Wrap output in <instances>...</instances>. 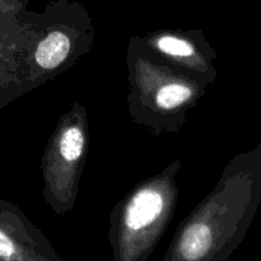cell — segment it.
I'll use <instances>...</instances> for the list:
<instances>
[{"label":"cell","instance_id":"cell-1","mask_svg":"<svg viewBox=\"0 0 261 261\" xmlns=\"http://www.w3.org/2000/svg\"><path fill=\"white\" fill-rule=\"evenodd\" d=\"M261 203V142L239 153L213 190L178 224L162 261H227Z\"/></svg>","mask_w":261,"mask_h":261},{"label":"cell","instance_id":"cell-2","mask_svg":"<svg viewBox=\"0 0 261 261\" xmlns=\"http://www.w3.org/2000/svg\"><path fill=\"white\" fill-rule=\"evenodd\" d=\"M126 68L130 119L154 137L180 132L208 87L154 55L140 36L129 38Z\"/></svg>","mask_w":261,"mask_h":261},{"label":"cell","instance_id":"cell-3","mask_svg":"<svg viewBox=\"0 0 261 261\" xmlns=\"http://www.w3.org/2000/svg\"><path fill=\"white\" fill-rule=\"evenodd\" d=\"M181 167L180 160L172 161L137 184L112 208L109 228L112 261H147L152 256L175 216Z\"/></svg>","mask_w":261,"mask_h":261},{"label":"cell","instance_id":"cell-4","mask_svg":"<svg viewBox=\"0 0 261 261\" xmlns=\"http://www.w3.org/2000/svg\"><path fill=\"white\" fill-rule=\"evenodd\" d=\"M94 25L87 8L73 0H50L35 12V35L28 56L30 92L75 65L91 51Z\"/></svg>","mask_w":261,"mask_h":261},{"label":"cell","instance_id":"cell-5","mask_svg":"<svg viewBox=\"0 0 261 261\" xmlns=\"http://www.w3.org/2000/svg\"><path fill=\"white\" fill-rule=\"evenodd\" d=\"M88 150V112L81 102H74L59 119L41 161L43 199L58 217L75 205Z\"/></svg>","mask_w":261,"mask_h":261},{"label":"cell","instance_id":"cell-6","mask_svg":"<svg viewBox=\"0 0 261 261\" xmlns=\"http://www.w3.org/2000/svg\"><path fill=\"white\" fill-rule=\"evenodd\" d=\"M35 35V12L0 17V110L30 92L28 56Z\"/></svg>","mask_w":261,"mask_h":261},{"label":"cell","instance_id":"cell-7","mask_svg":"<svg viewBox=\"0 0 261 261\" xmlns=\"http://www.w3.org/2000/svg\"><path fill=\"white\" fill-rule=\"evenodd\" d=\"M140 38L154 55L206 86L218 78L217 53L203 30L160 28Z\"/></svg>","mask_w":261,"mask_h":261},{"label":"cell","instance_id":"cell-8","mask_svg":"<svg viewBox=\"0 0 261 261\" xmlns=\"http://www.w3.org/2000/svg\"><path fill=\"white\" fill-rule=\"evenodd\" d=\"M0 261H64L24 212L0 199Z\"/></svg>","mask_w":261,"mask_h":261},{"label":"cell","instance_id":"cell-9","mask_svg":"<svg viewBox=\"0 0 261 261\" xmlns=\"http://www.w3.org/2000/svg\"><path fill=\"white\" fill-rule=\"evenodd\" d=\"M28 0H0V17L13 12L27 9Z\"/></svg>","mask_w":261,"mask_h":261}]
</instances>
